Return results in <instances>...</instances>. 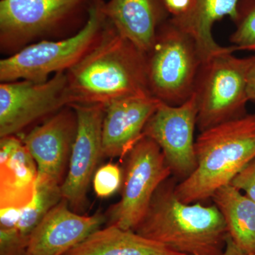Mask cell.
I'll use <instances>...</instances> for the list:
<instances>
[{
  "mask_svg": "<svg viewBox=\"0 0 255 255\" xmlns=\"http://www.w3.org/2000/svg\"><path fill=\"white\" fill-rule=\"evenodd\" d=\"M66 74L70 105H107L121 99L153 97L145 53L108 21L100 41Z\"/></svg>",
  "mask_w": 255,
  "mask_h": 255,
  "instance_id": "1",
  "label": "cell"
},
{
  "mask_svg": "<svg viewBox=\"0 0 255 255\" xmlns=\"http://www.w3.org/2000/svg\"><path fill=\"white\" fill-rule=\"evenodd\" d=\"M177 178L169 177L156 190L137 234L185 255H222L227 227L217 206L187 204L175 194Z\"/></svg>",
  "mask_w": 255,
  "mask_h": 255,
  "instance_id": "2",
  "label": "cell"
},
{
  "mask_svg": "<svg viewBox=\"0 0 255 255\" xmlns=\"http://www.w3.org/2000/svg\"><path fill=\"white\" fill-rule=\"evenodd\" d=\"M195 152V170L175 187L178 199L187 204L211 199L255 158V112L201 132Z\"/></svg>",
  "mask_w": 255,
  "mask_h": 255,
  "instance_id": "3",
  "label": "cell"
},
{
  "mask_svg": "<svg viewBox=\"0 0 255 255\" xmlns=\"http://www.w3.org/2000/svg\"><path fill=\"white\" fill-rule=\"evenodd\" d=\"M104 0H95L81 29L59 41L41 40L0 60V81L46 82L51 74L67 72L98 43L107 19Z\"/></svg>",
  "mask_w": 255,
  "mask_h": 255,
  "instance_id": "4",
  "label": "cell"
},
{
  "mask_svg": "<svg viewBox=\"0 0 255 255\" xmlns=\"http://www.w3.org/2000/svg\"><path fill=\"white\" fill-rule=\"evenodd\" d=\"M95 0H1V51L16 53L43 38L81 29Z\"/></svg>",
  "mask_w": 255,
  "mask_h": 255,
  "instance_id": "5",
  "label": "cell"
},
{
  "mask_svg": "<svg viewBox=\"0 0 255 255\" xmlns=\"http://www.w3.org/2000/svg\"><path fill=\"white\" fill-rule=\"evenodd\" d=\"M169 18L160 25L152 48L145 53L147 79L154 97L166 105L179 106L192 96L204 61L194 40Z\"/></svg>",
  "mask_w": 255,
  "mask_h": 255,
  "instance_id": "6",
  "label": "cell"
},
{
  "mask_svg": "<svg viewBox=\"0 0 255 255\" xmlns=\"http://www.w3.org/2000/svg\"><path fill=\"white\" fill-rule=\"evenodd\" d=\"M235 51L232 46L201 64L193 92L201 132L247 114V78L252 56L237 58Z\"/></svg>",
  "mask_w": 255,
  "mask_h": 255,
  "instance_id": "7",
  "label": "cell"
},
{
  "mask_svg": "<svg viewBox=\"0 0 255 255\" xmlns=\"http://www.w3.org/2000/svg\"><path fill=\"white\" fill-rule=\"evenodd\" d=\"M121 199L105 214L107 226L133 231L157 188L172 175L160 147L143 135L126 156Z\"/></svg>",
  "mask_w": 255,
  "mask_h": 255,
  "instance_id": "8",
  "label": "cell"
},
{
  "mask_svg": "<svg viewBox=\"0 0 255 255\" xmlns=\"http://www.w3.org/2000/svg\"><path fill=\"white\" fill-rule=\"evenodd\" d=\"M71 104L66 72L46 82L21 80L0 85V137L15 135Z\"/></svg>",
  "mask_w": 255,
  "mask_h": 255,
  "instance_id": "9",
  "label": "cell"
},
{
  "mask_svg": "<svg viewBox=\"0 0 255 255\" xmlns=\"http://www.w3.org/2000/svg\"><path fill=\"white\" fill-rule=\"evenodd\" d=\"M70 106L76 113L78 128L61 192L70 209L80 214L86 209L87 191L104 156L102 125L105 105Z\"/></svg>",
  "mask_w": 255,
  "mask_h": 255,
  "instance_id": "10",
  "label": "cell"
},
{
  "mask_svg": "<svg viewBox=\"0 0 255 255\" xmlns=\"http://www.w3.org/2000/svg\"><path fill=\"white\" fill-rule=\"evenodd\" d=\"M197 114L194 95L179 106L161 102L144 129L143 135L160 147L172 175L182 181L189 177L197 166L194 140Z\"/></svg>",
  "mask_w": 255,
  "mask_h": 255,
  "instance_id": "11",
  "label": "cell"
},
{
  "mask_svg": "<svg viewBox=\"0 0 255 255\" xmlns=\"http://www.w3.org/2000/svg\"><path fill=\"white\" fill-rule=\"evenodd\" d=\"M77 128L76 113L71 106H68L33 128L23 137V144L36 163L37 182L63 184Z\"/></svg>",
  "mask_w": 255,
  "mask_h": 255,
  "instance_id": "12",
  "label": "cell"
},
{
  "mask_svg": "<svg viewBox=\"0 0 255 255\" xmlns=\"http://www.w3.org/2000/svg\"><path fill=\"white\" fill-rule=\"evenodd\" d=\"M105 223V214L83 216L62 199L42 219L31 233L25 255H64Z\"/></svg>",
  "mask_w": 255,
  "mask_h": 255,
  "instance_id": "13",
  "label": "cell"
},
{
  "mask_svg": "<svg viewBox=\"0 0 255 255\" xmlns=\"http://www.w3.org/2000/svg\"><path fill=\"white\" fill-rule=\"evenodd\" d=\"M160 103L154 97H140L114 100L105 105L104 156L125 157L143 136L146 124Z\"/></svg>",
  "mask_w": 255,
  "mask_h": 255,
  "instance_id": "14",
  "label": "cell"
},
{
  "mask_svg": "<svg viewBox=\"0 0 255 255\" xmlns=\"http://www.w3.org/2000/svg\"><path fill=\"white\" fill-rule=\"evenodd\" d=\"M38 169L27 147L15 135L0 140V209H23L36 194Z\"/></svg>",
  "mask_w": 255,
  "mask_h": 255,
  "instance_id": "15",
  "label": "cell"
},
{
  "mask_svg": "<svg viewBox=\"0 0 255 255\" xmlns=\"http://www.w3.org/2000/svg\"><path fill=\"white\" fill-rule=\"evenodd\" d=\"M104 11L116 31L145 53L160 25L170 17L162 0H110Z\"/></svg>",
  "mask_w": 255,
  "mask_h": 255,
  "instance_id": "16",
  "label": "cell"
},
{
  "mask_svg": "<svg viewBox=\"0 0 255 255\" xmlns=\"http://www.w3.org/2000/svg\"><path fill=\"white\" fill-rule=\"evenodd\" d=\"M242 0H192L184 14L170 17L171 21L187 33L195 42L203 61L229 50L215 41L212 28L215 22L229 16L236 22Z\"/></svg>",
  "mask_w": 255,
  "mask_h": 255,
  "instance_id": "17",
  "label": "cell"
},
{
  "mask_svg": "<svg viewBox=\"0 0 255 255\" xmlns=\"http://www.w3.org/2000/svg\"><path fill=\"white\" fill-rule=\"evenodd\" d=\"M64 255H185L147 239L132 230L107 226Z\"/></svg>",
  "mask_w": 255,
  "mask_h": 255,
  "instance_id": "18",
  "label": "cell"
},
{
  "mask_svg": "<svg viewBox=\"0 0 255 255\" xmlns=\"http://www.w3.org/2000/svg\"><path fill=\"white\" fill-rule=\"evenodd\" d=\"M222 214L228 235L248 255L255 254V202L231 184L211 197Z\"/></svg>",
  "mask_w": 255,
  "mask_h": 255,
  "instance_id": "19",
  "label": "cell"
},
{
  "mask_svg": "<svg viewBox=\"0 0 255 255\" xmlns=\"http://www.w3.org/2000/svg\"><path fill=\"white\" fill-rule=\"evenodd\" d=\"M63 199L61 185L50 182H37L33 200L21 210L10 236V244L19 255H26L28 241L42 219Z\"/></svg>",
  "mask_w": 255,
  "mask_h": 255,
  "instance_id": "20",
  "label": "cell"
},
{
  "mask_svg": "<svg viewBox=\"0 0 255 255\" xmlns=\"http://www.w3.org/2000/svg\"><path fill=\"white\" fill-rule=\"evenodd\" d=\"M236 29L230 41L236 50L255 51V0H242L238 6Z\"/></svg>",
  "mask_w": 255,
  "mask_h": 255,
  "instance_id": "21",
  "label": "cell"
},
{
  "mask_svg": "<svg viewBox=\"0 0 255 255\" xmlns=\"http://www.w3.org/2000/svg\"><path fill=\"white\" fill-rule=\"evenodd\" d=\"M92 181L97 196L100 198L109 197L115 194L122 187L123 171L117 164H106L97 169Z\"/></svg>",
  "mask_w": 255,
  "mask_h": 255,
  "instance_id": "22",
  "label": "cell"
},
{
  "mask_svg": "<svg viewBox=\"0 0 255 255\" xmlns=\"http://www.w3.org/2000/svg\"><path fill=\"white\" fill-rule=\"evenodd\" d=\"M230 184L244 191L245 194L255 202V157L233 178Z\"/></svg>",
  "mask_w": 255,
  "mask_h": 255,
  "instance_id": "23",
  "label": "cell"
},
{
  "mask_svg": "<svg viewBox=\"0 0 255 255\" xmlns=\"http://www.w3.org/2000/svg\"><path fill=\"white\" fill-rule=\"evenodd\" d=\"M192 0H162L170 17L180 16L189 9Z\"/></svg>",
  "mask_w": 255,
  "mask_h": 255,
  "instance_id": "24",
  "label": "cell"
},
{
  "mask_svg": "<svg viewBox=\"0 0 255 255\" xmlns=\"http://www.w3.org/2000/svg\"><path fill=\"white\" fill-rule=\"evenodd\" d=\"M247 94L249 101H255V55L252 56L251 65L248 70Z\"/></svg>",
  "mask_w": 255,
  "mask_h": 255,
  "instance_id": "25",
  "label": "cell"
},
{
  "mask_svg": "<svg viewBox=\"0 0 255 255\" xmlns=\"http://www.w3.org/2000/svg\"><path fill=\"white\" fill-rule=\"evenodd\" d=\"M222 255H248L243 250L236 244L234 241L231 239L228 235L227 241H226V249L223 252Z\"/></svg>",
  "mask_w": 255,
  "mask_h": 255,
  "instance_id": "26",
  "label": "cell"
},
{
  "mask_svg": "<svg viewBox=\"0 0 255 255\" xmlns=\"http://www.w3.org/2000/svg\"><path fill=\"white\" fill-rule=\"evenodd\" d=\"M255 255V254H253V255Z\"/></svg>",
  "mask_w": 255,
  "mask_h": 255,
  "instance_id": "27",
  "label": "cell"
}]
</instances>
